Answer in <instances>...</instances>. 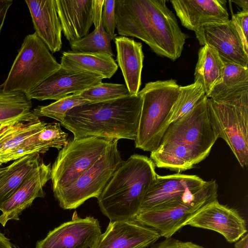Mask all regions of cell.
<instances>
[{
    "label": "cell",
    "mask_w": 248,
    "mask_h": 248,
    "mask_svg": "<svg viewBox=\"0 0 248 248\" xmlns=\"http://www.w3.org/2000/svg\"><path fill=\"white\" fill-rule=\"evenodd\" d=\"M205 95L204 91L199 83L194 82L186 86H180L179 94L171 109L168 126L191 111Z\"/></svg>",
    "instance_id": "30"
},
{
    "label": "cell",
    "mask_w": 248,
    "mask_h": 248,
    "mask_svg": "<svg viewBox=\"0 0 248 248\" xmlns=\"http://www.w3.org/2000/svg\"><path fill=\"white\" fill-rule=\"evenodd\" d=\"M232 2L242 8V10L248 11V0H233Z\"/></svg>",
    "instance_id": "39"
},
{
    "label": "cell",
    "mask_w": 248,
    "mask_h": 248,
    "mask_svg": "<svg viewBox=\"0 0 248 248\" xmlns=\"http://www.w3.org/2000/svg\"><path fill=\"white\" fill-rule=\"evenodd\" d=\"M113 140L87 137L69 141L60 150L51 168L53 192L72 185L98 160Z\"/></svg>",
    "instance_id": "9"
},
{
    "label": "cell",
    "mask_w": 248,
    "mask_h": 248,
    "mask_svg": "<svg viewBox=\"0 0 248 248\" xmlns=\"http://www.w3.org/2000/svg\"><path fill=\"white\" fill-rule=\"evenodd\" d=\"M113 38L105 31L101 22L82 38L70 43L74 52H104L114 56L111 46Z\"/></svg>",
    "instance_id": "29"
},
{
    "label": "cell",
    "mask_w": 248,
    "mask_h": 248,
    "mask_svg": "<svg viewBox=\"0 0 248 248\" xmlns=\"http://www.w3.org/2000/svg\"><path fill=\"white\" fill-rule=\"evenodd\" d=\"M12 3L13 1L11 0H0V34L4 25L8 9Z\"/></svg>",
    "instance_id": "36"
},
{
    "label": "cell",
    "mask_w": 248,
    "mask_h": 248,
    "mask_svg": "<svg viewBox=\"0 0 248 248\" xmlns=\"http://www.w3.org/2000/svg\"><path fill=\"white\" fill-rule=\"evenodd\" d=\"M101 233L97 219L81 218L75 212L71 220L49 232L35 248H90Z\"/></svg>",
    "instance_id": "12"
},
{
    "label": "cell",
    "mask_w": 248,
    "mask_h": 248,
    "mask_svg": "<svg viewBox=\"0 0 248 248\" xmlns=\"http://www.w3.org/2000/svg\"><path fill=\"white\" fill-rule=\"evenodd\" d=\"M60 68V64L37 33L28 34L2 84L3 90L26 94Z\"/></svg>",
    "instance_id": "7"
},
{
    "label": "cell",
    "mask_w": 248,
    "mask_h": 248,
    "mask_svg": "<svg viewBox=\"0 0 248 248\" xmlns=\"http://www.w3.org/2000/svg\"><path fill=\"white\" fill-rule=\"evenodd\" d=\"M116 61L131 95L138 94L141 85L144 54L142 44L125 36L114 38Z\"/></svg>",
    "instance_id": "21"
},
{
    "label": "cell",
    "mask_w": 248,
    "mask_h": 248,
    "mask_svg": "<svg viewBox=\"0 0 248 248\" xmlns=\"http://www.w3.org/2000/svg\"><path fill=\"white\" fill-rule=\"evenodd\" d=\"M149 248H205L190 241H182L172 237L166 238L157 243H155Z\"/></svg>",
    "instance_id": "35"
},
{
    "label": "cell",
    "mask_w": 248,
    "mask_h": 248,
    "mask_svg": "<svg viewBox=\"0 0 248 248\" xmlns=\"http://www.w3.org/2000/svg\"><path fill=\"white\" fill-rule=\"evenodd\" d=\"M216 181H206L192 200L170 208L140 212L134 220L156 230L160 237H172L198 211L217 200Z\"/></svg>",
    "instance_id": "10"
},
{
    "label": "cell",
    "mask_w": 248,
    "mask_h": 248,
    "mask_svg": "<svg viewBox=\"0 0 248 248\" xmlns=\"http://www.w3.org/2000/svg\"><path fill=\"white\" fill-rule=\"evenodd\" d=\"M42 160L40 154L27 155L15 160L0 176V210L19 187L28 173Z\"/></svg>",
    "instance_id": "26"
},
{
    "label": "cell",
    "mask_w": 248,
    "mask_h": 248,
    "mask_svg": "<svg viewBox=\"0 0 248 248\" xmlns=\"http://www.w3.org/2000/svg\"><path fill=\"white\" fill-rule=\"evenodd\" d=\"M151 159L138 154L124 161L97 198L110 221L134 220L144 196L157 174Z\"/></svg>",
    "instance_id": "4"
},
{
    "label": "cell",
    "mask_w": 248,
    "mask_h": 248,
    "mask_svg": "<svg viewBox=\"0 0 248 248\" xmlns=\"http://www.w3.org/2000/svg\"><path fill=\"white\" fill-rule=\"evenodd\" d=\"M224 70L220 83L207 98L220 100L248 91V67L222 60Z\"/></svg>",
    "instance_id": "27"
},
{
    "label": "cell",
    "mask_w": 248,
    "mask_h": 248,
    "mask_svg": "<svg viewBox=\"0 0 248 248\" xmlns=\"http://www.w3.org/2000/svg\"><path fill=\"white\" fill-rule=\"evenodd\" d=\"M205 183L196 175H157L144 196L140 212L170 208L189 201Z\"/></svg>",
    "instance_id": "11"
},
{
    "label": "cell",
    "mask_w": 248,
    "mask_h": 248,
    "mask_svg": "<svg viewBox=\"0 0 248 248\" xmlns=\"http://www.w3.org/2000/svg\"><path fill=\"white\" fill-rule=\"evenodd\" d=\"M160 237L156 230L134 220L110 221L90 248H145Z\"/></svg>",
    "instance_id": "16"
},
{
    "label": "cell",
    "mask_w": 248,
    "mask_h": 248,
    "mask_svg": "<svg viewBox=\"0 0 248 248\" xmlns=\"http://www.w3.org/2000/svg\"><path fill=\"white\" fill-rule=\"evenodd\" d=\"M194 32L200 45L210 46L221 59L248 67V53L231 19L204 25Z\"/></svg>",
    "instance_id": "15"
},
{
    "label": "cell",
    "mask_w": 248,
    "mask_h": 248,
    "mask_svg": "<svg viewBox=\"0 0 248 248\" xmlns=\"http://www.w3.org/2000/svg\"><path fill=\"white\" fill-rule=\"evenodd\" d=\"M115 0H104L102 13L103 26L107 32L113 39L116 37Z\"/></svg>",
    "instance_id": "33"
},
{
    "label": "cell",
    "mask_w": 248,
    "mask_h": 248,
    "mask_svg": "<svg viewBox=\"0 0 248 248\" xmlns=\"http://www.w3.org/2000/svg\"><path fill=\"white\" fill-rule=\"evenodd\" d=\"M31 108V101L26 94L5 92L0 85V124L29 114Z\"/></svg>",
    "instance_id": "28"
},
{
    "label": "cell",
    "mask_w": 248,
    "mask_h": 248,
    "mask_svg": "<svg viewBox=\"0 0 248 248\" xmlns=\"http://www.w3.org/2000/svg\"><path fill=\"white\" fill-rule=\"evenodd\" d=\"M223 70V62L215 49L207 45L200 48L194 82L202 85L207 97L213 88L221 81Z\"/></svg>",
    "instance_id": "25"
},
{
    "label": "cell",
    "mask_w": 248,
    "mask_h": 248,
    "mask_svg": "<svg viewBox=\"0 0 248 248\" xmlns=\"http://www.w3.org/2000/svg\"><path fill=\"white\" fill-rule=\"evenodd\" d=\"M118 141H112L98 160L72 185L53 192L61 208L76 209L90 198H98L124 161Z\"/></svg>",
    "instance_id": "8"
},
{
    "label": "cell",
    "mask_w": 248,
    "mask_h": 248,
    "mask_svg": "<svg viewBox=\"0 0 248 248\" xmlns=\"http://www.w3.org/2000/svg\"><path fill=\"white\" fill-rule=\"evenodd\" d=\"M165 0H115L119 35L137 38L158 55L172 61L182 54L187 35Z\"/></svg>",
    "instance_id": "1"
},
{
    "label": "cell",
    "mask_w": 248,
    "mask_h": 248,
    "mask_svg": "<svg viewBox=\"0 0 248 248\" xmlns=\"http://www.w3.org/2000/svg\"><path fill=\"white\" fill-rule=\"evenodd\" d=\"M0 248H13L10 240L4 233L0 232Z\"/></svg>",
    "instance_id": "38"
},
{
    "label": "cell",
    "mask_w": 248,
    "mask_h": 248,
    "mask_svg": "<svg viewBox=\"0 0 248 248\" xmlns=\"http://www.w3.org/2000/svg\"><path fill=\"white\" fill-rule=\"evenodd\" d=\"M46 124L31 111L24 116L0 124V161L26 139L40 132Z\"/></svg>",
    "instance_id": "24"
},
{
    "label": "cell",
    "mask_w": 248,
    "mask_h": 248,
    "mask_svg": "<svg viewBox=\"0 0 248 248\" xmlns=\"http://www.w3.org/2000/svg\"><path fill=\"white\" fill-rule=\"evenodd\" d=\"M231 20L240 38L246 52L248 53V11L242 10L233 15Z\"/></svg>",
    "instance_id": "34"
},
{
    "label": "cell",
    "mask_w": 248,
    "mask_h": 248,
    "mask_svg": "<svg viewBox=\"0 0 248 248\" xmlns=\"http://www.w3.org/2000/svg\"><path fill=\"white\" fill-rule=\"evenodd\" d=\"M207 97L192 109L171 123L150 158L157 168L180 172L192 169L204 160L218 138L210 122Z\"/></svg>",
    "instance_id": "2"
},
{
    "label": "cell",
    "mask_w": 248,
    "mask_h": 248,
    "mask_svg": "<svg viewBox=\"0 0 248 248\" xmlns=\"http://www.w3.org/2000/svg\"><path fill=\"white\" fill-rule=\"evenodd\" d=\"M50 163L43 160L26 176L15 193L4 204L0 224L4 227L11 220H19V216L37 198H44L43 187L51 179Z\"/></svg>",
    "instance_id": "17"
},
{
    "label": "cell",
    "mask_w": 248,
    "mask_h": 248,
    "mask_svg": "<svg viewBox=\"0 0 248 248\" xmlns=\"http://www.w3.org/2000/svg\"><path fill=\"white\" fill-rule=\"evenodd\" d=\"M179 92L180 86L172 79L148 82L139 91L142 104L136 148L150 152L157 148Z\"/></svg>",
    "instance_id": "5"
},
{
    "label": "cell",
    "mask_w": 248,
    "mask_h": 248,
    "mask_svg": "<svg viewBox=\"0 0 248 248\" xmlns=\"http://www.w3.org/2000/svg\"><path fill=\"white\" fill-rule=\"evenodd\" d=\"M8 166L4 168H0V176L7 170Z\"/></svg>",
    "instance_id": "40"
},
{
    "label": "cell",
    "mask_w": 248,
    "mask_h": 248,
    "mask_svg": "<svg viewBox=\"0 0 248 248\" xmlns=\"http://www.w3.org/2000/svg\"><path fill=\"white\" fill-rule=\"evenodd\" d=\"M62 31L69 43L89 34L93 24L94 0H56Z\"/></svg>",
    "instance_id": "20"
},
{
    "label": "cell",
    "mask_w": 248,
    "mask_h": 248,
    "mask_svg": "<svg viewBox=\"0 0 248 248\" xmlns=\"http://www.w3.org/2000/svg\"><path fill=\"white\" fill-rule=\"evenodd\" d=\"M38 37L52 53L62 47V28L56 0H25Z\"/></svg>",
    "instance_id": "19"
},
{
    "label": "cell",
    "mask_w": 248,
    "mask_h": 248,
    "mask_svg": "<svg viewBox=\"0 0 248 248\" xmlns=\"http://www.w3.org/2000/svg\"><path fill=\"white\" fill-rule=\"evenodd\" d=\"M98 75L89 73L73 72L61 67L27 93L31 100H58L69 94L78 93L102 83Z\"/></svg>",
    "instance_id": "14"
},
{
    "label": "cell",
    "mask_w": 248,
    "mask_h": 248,
    "mask_svg": "<svg viewBox=\"0 0 248 248\" xmlns=\"http://www.w3.org/2000/svg\"><path fill=\"white\" fill-rule=\"evenodd\" d=\"M77 94L90 103L108 101L130 95L124 84L102 82Z\"/></svg>",
    "instance_id": "32"
},
{
    "label": "cell",
    "mask_w": 248,
    "mask_h": 248,
    "mask_svg": "<svg viewBox=\"0 0 248 248\" xmlns=\"http://www.w3.org/2000/svg\"><path fill=\"white\" fill-rule=\"evenodd\" d=\"M68 141V134L62 130L59 123H46L40 132L26 139L7 154L3 161L5 164L28 155L44 154L50 148L60 150Z\"/></svg>",
    "instance_id": "22"
},
{
    "label": "cell",
    "mask_w": 248,
    "mask_h": 248,
    "mask_svg": "<svg viewBox=\"0 0 248 248\" xmlns=\"http://www.w3.org/2000/svg\"><path fill=\"white\" fill-rule=\"evenodd\" d=\"M234 248H248V234L246 233L235 242Z\"/></svg>",
    "instance_id": "37"
},
{
    "label": "cell",
    "mask_w": 248,
    "mask_h": 248,
    "mask_svg": "<svg viewBox=\"0 0 248 248\" xmlns=\"http://www.w3.org/2000/svg\"><path fill=\"white\" fill-rule=\"evenodd\" d=\"M210 122L240 166L248 164V91L220 100L207 98Z\"/></svg>",
    "instance_id": "6"
},
{
    "label": "cell",
    "mask_w": 248,
    "mask_h": 248,
    "mask_svg": "<svg viewBox=\"0 0 248 248\" xmlns=\"http://www.w3.org/2000/svg\"><path fill=\"white\" fill-rule=\"evenodd\" d=\"M78 94L68 95L55 102L44 106H38L32 112L40 117H47L54 119L61 123L63 121L66 113L76 107L89 103Z\"/></svg>",
    "instance_id": "31"
},
{
    "label": "cell",
    "mask_w": 248,
    "mask_h": 248,
    "mask_svg": "<svg viewBox=\"0 0 248 248\" xmlns=\"http://www.w3.org/2000/svg\"><path fill=\"white\" fill-rule=\"evenodd\" d=\"M170 2L182 25L194 31L204 25L230 20L226 0H172Z\"/></svg>",
    "instance_id": "18"
},
{
    "label": "cell",
    "mask_w": 248,
    "mask_h": 248,
    "mask_svg": "<svg viewBox=\"0 0 248 248\" xmlns=\"http://www.w3.org/2000/svg\"><path fill=\"white\" fill-rule=\"evenodd\" d=\"M61 67L73 72L97 75L103 78H110L118 66L113 57L104 52L65 51L62 54Z\"/></svg>",
    "instance_id": "23"
},
{
    "label": "cell",
    "mask_w": 248,
    "mask_h": 248,
    "mask_svg": "<svg viewBox=\"0 0 248 248\" xmlns=\"http://www.w3.org/2000/svg\"><path fill=\"white\" fill-rule=\"evenodd\" d=\"M186 225L214 231L231 243L236 242L247 233L246 222L239 213L219 203L217 200L198 211Z\"/></svg>",
    "instance_id": "13"
},
{
    "label": "cell",
    "mask_w": 248,
    "mask_h": 248,
    "mask_svg": "<svg viewBox=\"0 0 248 248\" xmlns=\"http://www.w3.org/2000/svg\"><path fill=\"white\" fill-rule=\"evenodd\" d=\"M142 104L139 93L108 101L89 103L69 110L61 124L73 134L74 139L96 137L135 140Z\"/></svg>",
    "instance_id": "3"
}]
</instances>
